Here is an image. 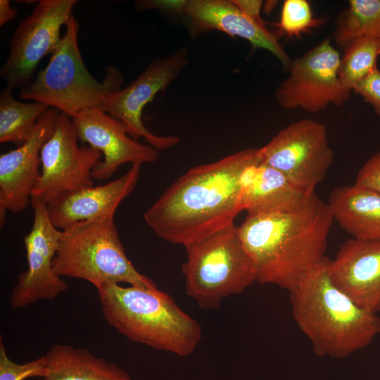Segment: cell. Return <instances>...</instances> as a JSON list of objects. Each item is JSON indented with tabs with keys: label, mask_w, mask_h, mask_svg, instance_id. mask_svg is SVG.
<instances>
[{
	"label": "cell",
	"mask_w": 380,
	"mask_h": 380,
	"mask_svg": "<svg viewBox=\"0 0 380 380\" xmlns=\"http://www.w3.org/2000/svg\"><path fill=\"white\" fill-rule=\"evenodd\" d=\"M322 23V19L313 17L308 1L286 0L283 4L280 20L275 26L280 34L298 37Z\"/></svg>",
	"instance_id": "25"
},
{
	"label": "cell",
	"mask_w": 380,
	"mask_h": 380,
	"mask_svg": "<svg viewBox=\"0 0 380 380\" xmlns=\"http://www.w3.org/2000/svg\"><path fill=\"white\" fill-rule=\"evenodd\" d=\"M75 0H40L15 29L10 51L0 70L6 88L23 89L37 74L39 62L59 45L61 28L72 15Z\"/></svg>",
	"instance_id": "10"
},
{
	"label": "cell",
	"mask_w": 380,
	"mask_h": 380,
	"mask_svg": "<svg viewBox=\"0 0 380 380\" xmlns=\"http://www.w3.org/2000/svg\"><path fill=\"white\" fill-rule=\"evenodd\" d=\"M367 36H380V0H350L336 19L334 41L345 48Z\"/></svg>",
	"instance_id": "23"
},
{
	"label": "cell",
	"mask_w": 380,
	"mask_h": 380,
	"mask_svg": "<svg viewBox=\"0 0 380 380\" xmlns=\"http://www.w3.org/2000/svg\"><path fill=\"white\" fill-rule=\"evenodd\" d=\"M5 88L0 94V143L21 145L32 134L40 117L50 107L39 102H22Z\"/></svg>",
	"instance_id": "22"
},
{
	"label": "cell",
	"mask_w": 380,
	"mask_h": 380,
	"mask_svg": "<svg viewBox=\"0 0 380 380\" xmlns=\"http://www.w3.org/2000/svg\"><path fill=\"white\" fill-rule=\"evenodd\" d=\"M96 289L105 320L128 339L179 357L200 343V324L158 287L107 283Z\"/></svg>",
	"instance_id": "4"
},
{
	"label": "cell",
	"mask_w": 380,
	"mask_h": 380,
	"mask_svg": "<svg viewBox=\"0 0 380 380\" xmlns=\"http://www.w3.org/2000/svg\"><path fill=\"white\" fill-rule=\"evenodd\" d=\"M341 58L339 77L351 91L357 83L376 65L380 55V36L362 37L348 44Z\"/></svg>",
	"instance_id": "24"
},
{
	"label": "cell",
	"mask_w": 380,
	"mask_h": 380,
	"mask_svg": "<svg viewBox=\"0 0 380 380\" xmlns=\"http://www.w3.org/2000/svg\"><path fill=\"white\" fill-rule=\"evenodd\" d=\"M334 221L328 204L315 192L294 211L248 215L239 231L257 282L293 289L325 257Z\"/></svg>",
	"instance_id": "2"
},
{
	"label": "cell",
	"mask_w": 380,
	"mask_h": 380,
	"mask_svg": "<svg viewBox=\"0 0 380 380\" xmlns=\"http://www.w3.org/2000/svg\"><path fill=\"white\" fill-rule=\"evenodd\" d=\"M53 268L61 277L83 279L96 288L107 283L157 287L129 260L112 215L62 230Z\"/></svg>",
	"instance_id": "6"
},
{
	"label": "cell",
	"mask_w": 380,
	"mask_h": 380,
	"mask_svg": "<svg viewBox=\"0 0 380 380\" xmlns=\"http://www.w3.org/2000/svg\"><path fill=\"white\" fill-rule=\"evenodd\" d=\"M327 204L351 238L380 241V194L355 184L340 186L332 190Z\"/></svg>",
	"instance_id": "20"
},
{
	"label": "cell",
	"mask_w": 380,
	"mask_h": 380,
	"mask_svg": "<svg viewBox=\"0 0 380 380\" xmlns=\"http://www.w3.org/2000/svg\"><path fill=\"white\" fill-rule=\"evenodd\" d=\"M189 61L186 47L154 60L132 83L110 94L100 109L122 122L132 139L142 137L157 150L175 146L179 141L177 137L158 136L144 126L142 111L158 92L178 77Z\"/></svg>",
	"instance_id": "12"
},
{
	"label": "cell",
	"mask_w": 380,
	"mask_h": 380,
	"mask_svg": "<svg viewBox=\"0 0 380 380\" xmlns=\"http://www.w3.org/2000/svg\"><path fill=\"white\" fill-rule=\"evenodd\" d=\"M46 66L37 72L33 81L20 90L19 98L39 102L72 118L78 112L101 108L106 97L120 89L121 72L105 66L103 81L96 80L82 60L77 42L79 24L73 14Z\"/></svg>",
	"instance_id": "5"
},
{
	"label": "cell",
	"mask_w": 380,
	"mask_h": 380,
	"mask_svg": "<svg viewBox=\"0 0 380 380\" xmlns=\"http://www.w3.org/2000/svg\"><path fill=\"white\" fill-rule=\"evenodd\" d=\"M140 170V164H132L124 175L107 184L60 194L47 204L52 224L64 230L80 222L115 215L120 203L134 191Z\"/></svg>",
	"instance_id": "18"
},
{
	"label": "cell",
	"mask_w": 380,
	"mask_h": 380,
	"mask_svg": "<svg viewBox=\"0 0 380 380\" xmlns=\"http://www.w3.org/2000/svg\"><path fill=\"white\" fill-rule=\"evenodd\" d=\"M33 224L24 236L27 269L17 278L9 298L11 306L22 308L42 300H53L68 289V284L53 268L62 230L52 224L47 204L31 197Z\"/></svg>",
	"instance_id": "13"
},
{
	"label": "cell",
	"mask_w": 380,
	"mask_h": 380,
	"mask_svg": "<svg viewBox=\"0 0 380 380\" xmlns=\"http://www.w3.org/2000/svg\"><path fill=\"white\" fill-rule=\"evenodd\" d=\"M61 112L50 108L39 119L30 137L17 148L0 156V225L6 213L23 212L31 201L41 171L40 153L53 133Z\"/></svg>",
	"instance_id": "15"
},
{
	"label": "cell",
	"mask_w": 380,
	"mask_h": 380,
	"mask_svg": "<svg viewBox=\"0 0 380 380\" xmlns=\"http://www.w3.org/2000/svg\"><path fill=\"white\" fill-rule=\"evenodd\" d=\"M341 55L325 38L301 56L292 59L289 75L274 91L279 105L285 110L300 108L317 113L330 105L341 106L352 91L339 77Z\"/></svg>",
	"instance_id": "8"
},
{
	"label": "cell",
	"mask_w": 380,
	"mask_h": 380,
	"mask_svg": "<svg viewBox=\"0 0 380 380\" xmlns=\"http://www.w3.org/2000/svg\"><path fill=\"white\" fill-rule=\"evenodd\" d=\"M354 184L380 194V151L363 164L357 174Z\"/></svg>",
	"instance_id": "28"
},
{
	"label": "cell",
	"mask_w": 380,
	"mask_h": 380,
	"mask_svg": "<svg viewBox=\"0 0 380 380\" xmlns=\"http://www.w3.org/2000/svg\"><path fill=\"white\" fill-rule=\"evenodd\" d=\"M17 13V11L11 6L8 0H0V27L14 19Z\"/></svg>",
	"instance_id": "30"
},
{
	"label": "cell",
	"mask_w": 380,
	"mask_h": 380,
	"mask_svg": "<svg viewBox=\"0 0 380 380\" xmlns=\"http://www.w3.org/2000/svg\"><path fill=\"white\" fill-rule=\"evenodd\" d=\"M182 267L186 293L204 310H217L222 301L257 282L254 265L234 224L184 246Z\"/></svg>",
	"instance_id": "7"
},
{
	"label": "cell",
	"mask_w": 380,
	"mask_h": 380,
	"mask_svg": "<svg viewBox=\"0 0 380 380\" xmlns=\"http://www.w3.org/2000/svg\"><path fill=\"white\" fill-rule=\"evenodd\" d=\"M329 271L335 285L358 306L380 311V241L350 238L329 259Z\"/></svg>",
	"instance_id": "17"
},
{
	"label": "cell",
	"mask_w": 380,
	"mask_h": 380,
	"mask_svg": "<svg viewBox=\"0 0 380 380\" xmlns=\"http://www.w3.org/2000/svg\"><path fill=\"white\" fill-rule=\"evenodd\" d=\"M324 257L289 292L292 316L319 357L343 358L372 343L380 317L358 306L333 282Z\"/></svg>",
	"instance_id": "3"
},
{
	"label": "cell",
	"mask_w": 380,
	"mask_h": 380,
	"mask_svg": "<svg viewBox=\"0 0 380 380\" xmlns=\"http://www.w3.org/2000/svg\"><path fill=\"white\" fill-rule=\"evenodd\" d=\"M70 118L82 144H88L103 156V160L93 168V179L111 177L125 163L141 165L158 158V150L132 139L122 122L100 108L84 109Z\"/></svg>",
	"instance_id": "14"
},
{
	"label": "cell",
	"mask_w": 380,
	"mask_h": 380,
	"mask_svg": "<svg viewBox=\"0 0 380 380\" xmlns=\"http://www.w3.org/2000/svg\"><path fill=\"white\" fill-rule=\"evenodd\" d=\"M353 91L370 104L380 117V70L377 66L357 83Z\"/></svg>",
	"instance_id": "27"
},
{
	"label": "cell",
	"mask_w": 380,
	"mask_h": 380,
	"mask_svg": "<svg viewBox=\"0 0 380 380\" xmlns=\"http://www.w3.org/2000/svg\"><path fill=\"white\" fill-rule=\"evenodd\" d=\"M189 21L191 32L210 30L222 32L231 37L248 41L253 49H265L273 54L288 71L291 60L265 24H261L245 14L233 1H184L180 11Z\"/></svg>",
	"instance_id": "16"
},
{
	"label": "cell",
	"mask_w": 380,
	"mask_h": 380,
	"mask_svg": "<svg viewBox=\"0 0 380 380\" xmlns=\"http://www.w3.org/2000/svg\"><path fill=\"white\" fill-rule=\"evenodd\" d=\"M233 2L248 16L259 23L265 24L260 16L262 1L256 0H232Z\"/></svg>",
	"instance_id": "29"
},
{
	"label": "cell",
	"mask_w": 380,
	"mask_h": 380,
	"mask_svg": "<svg viewBox=\"0 0 380 380\" xmlns=\"http://www.w3.org/2000/svg\"><path fill=\"white\" fill-rule=\"evenodd\" d=\"M45 355L35 360L18 364L7 355L2 337L0 338V380H25L28 378L43 377L46 372Z\"/></svg>",
	"instance_id": "26"
},
{
	"label": "cell",
	"mask_w": 380,
	"mask_h": 380,
	"mask_svg": "<svg viewBox=\"0 0 380 380\" xmlns=\"http://www.w3.org/2000/svg\"><path fill=\"white\" fill-rule=\"evenodd\" d=\"M261 161L260 148H248L191 168L146 210L145 222L158 237L184 246L233 224L243 211L246 172Z\"/></svg>",
	"instance_id": "1"
},
{
	"label": "cell",
	"mask_w": 380,
	"mask_h": 380,
	"mask_svg": "<svg viewBox=\"0 0 380 380\" xmlns=\"http://www.w3.org/2000/svg\"><path fill=\"white\" fill-rule=\"evenodd\" d=\"M44 355L46 372L37 380H132L124 369L84 348L54 344Z\"/></svg>",
	"instance_id": "21"
},
{
	"label": "cell",
	"mask_w": 380,
	"mask_h": 380,
	"mask_svg": "<svg viewBox=\"0 0 380 380\" xmlns=\"http://www.w3.org/2000/svg\"><path fill=\"white\" fill-rule=\"evenodd\" d=\"M262 162L302 190L315 192L334 161L326 126L311 119L295 121L260 148Z\"/></svg>",
	"instance_id": "9"
},
{
	"label": "cell",
	"mask_w": 380,
	"mask_h": 380,
	"mask_svg": "<svg viewBox=\"0 0 380 380\" xmlns=\"http://www.w3.org/2000/svg\"><path fill=\"white\" fill-rule=\"evenodd\" d=\"M72 119L60 113L53 134L41 153V176L32 192L48 204L60 194L94 186L93 168L101 153L91 146H79Z\"/></svg>",
	"instance_id": "11"
},
{
	"label": "cell",
	"mask_w": 380,
	"mask_h": 380,
	"mask_svg": "<svg viewBox=\"0 0 380 380\" xmlns=\"http://www.w3.org/2000/svg\"><path fill=\"white\" fill-rule=\"evenodd\" d=\"M313 193L295 186L279 171L261 161L246 172L242 208L250 215L290 213L305 205Z\"/></svg>",
	"instance_id": "19"
}]
</instances>
